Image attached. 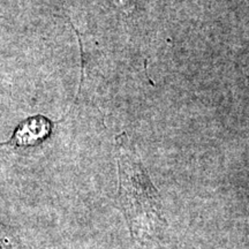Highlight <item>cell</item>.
I'll list each match as a JSON object with an SVG mask.
<instances>
[{
	"label": "cell",
	"mask_w": 249,
	"mask_h": 249,
	"mask_svg": "<svg viewBox=\"0 0 249 249\" xmlns=\"http://www.w3.org/2000/svg\"><path fill=\"white\" fill-rule=\"evenodd\" d=\"M52 132V123L43 116H33L23 120L15 129L8 144L15 147H34L48 139Z\"/></svg>",
	"instance_id": "2"
},
{
	"label": "cell",
	"mask_w": 249,
	"mask_h": 249,
	"mask_svg": "<svg viewBox=\"0 0 249 249\" xmlns=\"http://www.w3.org/2000/svg\"><path fill=\"white\" fill-rule=\"evenodd\" d=\"M117 141L120 207L130 235L143 242L160 235L166 225L160 197L127 136Z\"/></svg>",
	"instance_id": "1"
},
{
	"label": "cell",
	"mask_w": 249,
	"mask_h": 249,
	"mask_svg": "<svg viewBox=\"0 0 249 249\" xmlns=\"http://www.w3.org/2000/svg\"><path fill=\"white\" fill-rule=\"evenodd\" d=\"M112 1L116 4L118 8H120L126 14L132 13L136 5V0H112Z\"/></svg>",
	"instance_id": "3"
}]
</instances>
